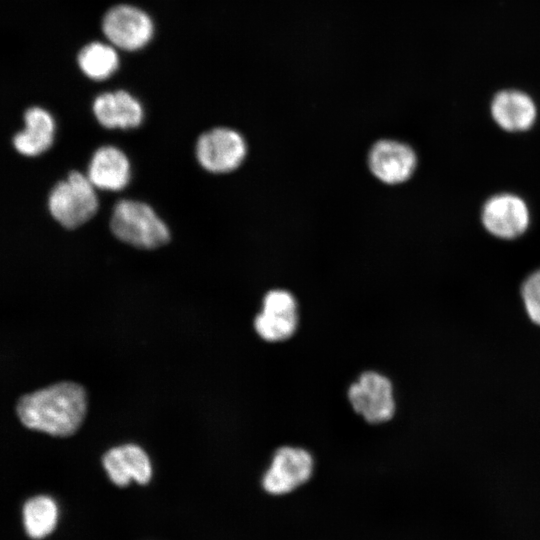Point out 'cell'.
<instances>
[{
    "instance_id": "6da1fadb",
    "label": "cell",
    "mask_w": 540,
    "mask_h": 540,
    "mask_svg": "<svg viewBox=\"0 0 540 540\" xmlns=\"http://www.w3.org/2000/svg\"><path fill=\"white\" fill-rule=\"evenodd\" d=\"M86 406V393L81 385L60 382L20 397L16 412L25 427L65 437L77 431Z\"/></svg>"
},
{
    "instance_id": "7a4b0ae2",
    "label": "cell",
    "mask_w": 540,
    "mask_h": 540,
    "mask_svg": "<svg viewBox=\"0 0 540 540\" xmlns=\"http://www.w3.org/2000/svg\"><path fill=\"white\" fill-rule=\"evenodd\" d=\"M108 229L117 241L139 251H155L172 239L170 227L144 200H116L108 218Z\"/></svg>"
},
{
    "instance_id": "3957f363",
    "label": "cell",
    "mask_w": 540,
    "mask_h": 540,
    "mask_svg": "<svg viewBox=\"0 0 540 540\" xmlns=\"http://www.w3.org/2000/svg\"><path fill=\"white\" fill-rule=\"evenodd\" d=\"M100 200L85 173L69 170L48 190L46 208L51 219L65 230L87 224L98 213Z\"/></svg>"
},
{
    "instance_id": "277c9868",
    "label": "cell",
    "mask_w": 540,
    "mask_h": 540,
    "mask_svg": "<svg viewBox=\"0 0 540 540\" xmlns=\"http://www.w3.org/2000/svg\"><path fill=\"white\" fill-rule=\"evenodd\" d=\"M247 145L243 136L228 127L202 132L195 141L194 155L200 167L212 174H226L244 161Z\"/></svg>"
},
{
    "instance_id": "5b68a950",
    "label": "cell",
    "mask_w": 540,
    "mask_h": 540,
    "mask_svg": "<svg viewBox=\"0 0 540 540\" xmlns=\"http://www.w3.org/2000/svg\"><path fill=\"white\" fill-rule=\"evenodd\" d=\"M347 398L354 412L369 424H383L394 416L393 385L377 371L362 372L348 387Z\"/></svg>"
},
{
    "instance_id": "8992f818",
    "label": "cell",
    "mask_w": 540,
    "mask_h": 540,
    "mask_svg": "<svg viewBox=\"0 0 540 540\" xmlns=\"http://www.w3.org/2000/svg\"><path fill=\"white\" fill-rule=\"evenodd\" d=\"M101 27L110 44L125 51L143 48L154 33L151 17L142 9L129 4L111 7L104 15Z\"/></svg>"
},
{
    "instance_id": "52a82bcc",
    "label": "cell",
    "mask_w": 540,
    "mask_h": 540,
    "mask_svg": "<svg viewBox=\"0 0 540 540\" xmlns=\"http://www.w3.org/2000/svg\"><path fill=\"white\" fill-rule=\"evenodd\" d=\"M298 322V305L294 295L285 289H272L264 295L253 327L262 340L279 343L295 334Z\"/></svg>"
},
{
    "instance_id": "ba28073f",
    "label": "cell",
    "mask_w": 540,
    "mask_h": 540,
    "mask_svg": "<svg viewBox=\"0 0 540 540\" xmlns=\"http://www.w3.org/2000/svg\"><path fill=\"white\" fill-rule=\"evenodd\" d=\"M313 458L301 447L285 445L277 448L262 478V487L272 495L292 492L306 483L313 472Z\"/></svg>"
},
{
    "instance_id": "9c48e42d",
    "label": "cell",
    "mask_w": 540,
    "mask_h": 540,
    "mask_svg": "<svg viewBox=\"0 0 540 540\" xmlns=\"http://www.w3.org/2000/svg\"><path fill=\"white\" fill-rule=\"evenodd\" d=\"M85 175L99 191L121 192L128 187L132 177L130 159L116 145H100L89 157Z\"/></svg>"
},
{
    "instance_id": "30bf717a",
    "label": "cell",
    "mask_w": 540,
    "mask_h": 540,
    "mask_svg": "<svg viewBox=\"0 0 540 540\" xmlns=\"http://www.w3.org/2000/svg\"><path fill=\"white\" fill-rule=\"evenodd\" d=\"M92 114L106 130H133L144 122V108L139 100L124 89L98 94L91 105Z\"/></svg>"
},
{
    "instance_id": "8fae6325",
    "label": "cell",
    "mask_w": 540,
    "mask_h": 540,
    "mask_svg": "<svg viewBox=\"0 0 540 540\" xmlns=\"http://www.w3.org/2000/svg\"><path fill=\"white\" fill-rule=\"evenodd\" d=\"M482 222L488 232L502 239L524 233L529 224V210L518 196L505 193L490 198L482 210Z\"/></svg>"
},
{
    "instance_id": "7c38bea8",
    "label": "cell",
    "mask_w": 540,
    "mask_h": 540,
    "mask_svg": "<svg viewBox=\"0 0 540 540\" xmlns=\"http://www.w3.org/2000/svg\"><path fill=\"white\" fill-rule=\"evenodd\" d=\"M22 129L11 137L14 151L27 158L39 157L53 146L56 136V120L41 106H30L22 114Z\"/></svg>"
},
{
    "instance_id": "4fadbf2b",
    "label": "cell",
    "mask_w": 540,
    "mask_h": 540,
    "mask_svg": "<svg viewBox=\"0 0 540 540\" xmlns=\"http://www.w3.org/2000/svg\"><path fill=\"white\" fill-rule=\"evenodd\" d=\"M416 155L405 143L383 139L370 149L368 165L373 175L386 184L408 180L416 168Z\"/></svg>"
},
{
    "instance_id": "5bb4252c",
    "label": "cell",
    "mask_w": 540,
    "mask_h": 540,
    "mask_svg": "<svg viewBox=\"0 0 540 540\" xmlns=\"http://www.w3.org/2000/svg\"><path fill=\"white\" fill-rule=\"evenodd\" d=\"M110 480L125 486L131 479L146 484L152 474L150 460L145 451L135 444H125L109 449L102 458Z\"/></svg>"
},
{
    "instance_id": "9a60e30c",
    "label": "cell",
    "mask_w": 540,
    "mask_h": 540,
    "mask_svg": "<svg viewBox=\"0 0 540 540\" xmlns=\"http://www.w3.org/2000/svg\"><path fill=\"white\" fill-rule=\"evenodd\" d=\"M494 121L510 132L529 129L536 119V106L525 93L517 90L499 92L491 103Z\"/></svg>"
},
{
    "instance_id": "2e32d148",
    "label": "cell",
    "mask_w": 540,
    "mask_h": 540,
    "mask_svg": "<svg viewBox=\"0 0 540 540\" xmlns=\"http://www.w3.org/2000/svg\"><path fill=\"white\" fill-rule=\"evenodd\" d=\"M77 63L87 78L103 81L118 69L119 57L113 45L94 41L81 48L77 55Z\"/></svg>"
},
{
    "instance_id": "e0dca14e",
    "label": "cell",
    "mask_w": 540,
    "mask_h": 540,
    "mask_svg": "<svg viewBox=\"0 0 540 540\" xmlns=\"http://www.w3.org/2000/svg\"><path fill=\"white\" fill-rule=\"evenodd\" d=\"M23 517L28 535L36 539L42 538L56 525V504L48 496H35L25 503Z\"/></svg>"
},
{
    "instance_id": "ac0fdd59",
    "label": "cell",
    "mask_w": 540,
    "mask_h": 540,
    "mask_svg": "<svg viewBox=\"0 0 540 540\" xmlns=\"http://www.w3.org/2000/svg\"><path fill=\"white\" fill-rule=\"evenodd\" d=\"M522 297L530 319L540 325V270L525 280L522 286Z\"/></svg>"
}]
</instances>
